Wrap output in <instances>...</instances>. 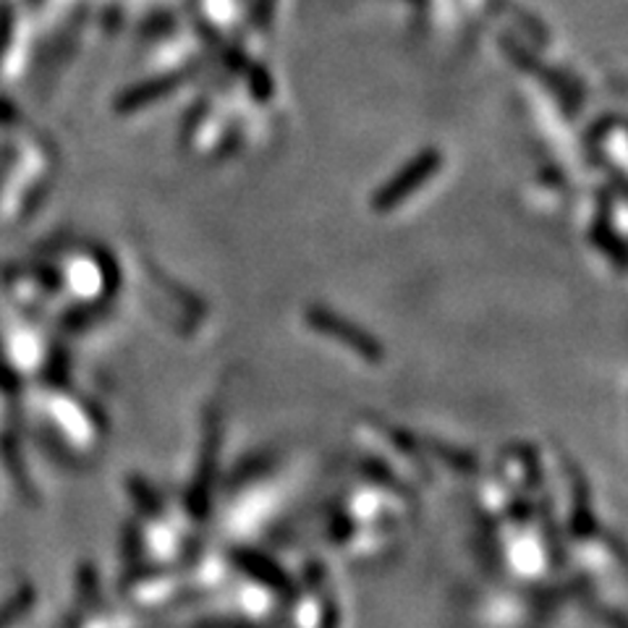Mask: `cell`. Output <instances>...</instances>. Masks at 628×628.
<instances>
[{"label": "cell", "instance_id": "6da1fadb", "mask_svg": "<svg viewBox=\"0 0 628 628\" xmlns=\"http://www.w3.org/2000/svg\"><path fill=\"white\" fill-rule=\"evenodd\" d=\"M440 166H442V154L438 150H427L422 154H417L401 173H396L393 179L382 187L380 195L375 197V207L380 212H388L390 207L409 199L425 181H430L432 176L438 173Z\"/></svg>", "mask_w": 628, "mask_h": 628}]
</instances>
